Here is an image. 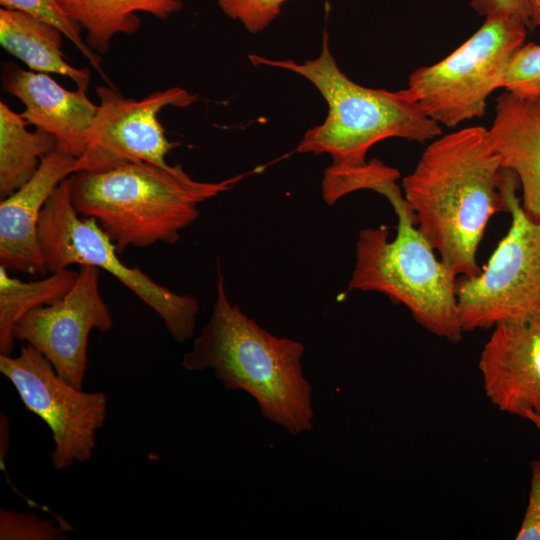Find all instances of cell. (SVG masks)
Listing matches in <instances>:
<instances>
[{
    "mask_svg": "<svg viewBox=\"0 0 540 540\" xmlns=\"http://www.w3.org/2000/svg\"><path fill=\"white\" fill-rule=\"evenodd\" d=\"M501 168L488 129L472 126L432 141L402 181L418 229L457 276L481 271L476 254L488 222L508 213Z\"/></svg>",
    "mask_w": 540,
    "mask_h": 540,
    "instance_id": "obj_1",
    "label": "cell"
},
{
    "mask_svg": "<svg viewBox=\"0 0 540 540\" xmlns=\"http://www.w3.org/2000/svg\"><path fill=\"white\" fill-rule=\"evenodd\" d=\"M216 299L182 359L188 371L213 369L225 388L243 390L262 415L296 435L312 428V387L302 372V343L260 327L228 299L218 263Z\"/></svg>",
    "mask_w": 540,
    "mask_h": 540,
    "instance_id": "obj_2",
    "label": "cell"
},
{
    "mask_svg": "<svg viewBox=\"0 0 540 540\" xmlns=\"http://www.w3.org/2000/svg\"><path fill=\"white\" fill-rule=\"evenodd\" d=\"M243 175L219 182L194 180L180 164H125L69 177L76 211L93 218L117 252L174 244L200 215L198 206L230 190Z\"/></svg>",
    "mask_w": 540,
    "mask_h": 540,
    "instance_id": "obj_3",
    "label": "cell"
},
{
    "mask_svg": "<svg viewBox=\"0 0 540 540\" xmlns=\"http://www.w3.org/2000/svg\"><path fill=\"white\" fill-rule=\"evenodd\" d=\"M255 65L286 69L310 81L328 105L323 123L309 129L296 148L298 153L328 154L332 166L364 165L369 149L388 138L425 143L442 129L422 109L409 89L388 91L361 86L338 67L324 34L320 55L297 63L249 55Z\"/></svg>",
    "mask_w": 540,
    "mask_h": 540,
    "instance_id": "obj_4",
    "label": "cell"
},
{
    "mask_svg": "<svg viewBox=\"0 0 540 540\" xmlns=\"http://www.w3.org/2000/svg\"><path fill=\"white\" fill-rule=\"evenodd\" d=\"M417 225L398 224L389 240L381 225L359 232L356 263L347 291H376L403 304L428 332L451 343L462 340L457 275L435 255Z\"/></svg>",
    "mask_w": 540,
    "mask_h": 540,
    "instance_id": "obj_5",
    "label": "cell"
},
{
    "mask_svg": "<svg viewBox=\"0 0 540 540\" xmlns=\"http://www.w3.org/2000/svg\"><path fill=\"white\" fill-rule=\"evenodd\" d=\"M38 235L47 272L76 264L105 270L159 315L175 341L183 343L193 336L198 301L191 295L171 291L140 268L122 262L97 221L82 218L76 211L69 178L60 183L43 207Z\"/></svg>",
    "mask_w": 540,
    "mask_h": 540,
    "instance_id": "obj_6",
    "label": "cell"
},
{
    "mask_svg": "<svg viewBox=\"0 0 540 540\" xmlns=\"http://www.w3.org/2000/svg\"><path fill=\"white\" fill-rule=\"evenodd\" d=\"M517 175L501 168L499 189L511 214V226L487 264L456 281L459 318L464 332L540 311V221L523 209L516 194Z\"/></svg>",
    "mask_w": 540,
    "mask_h": 540,
    "instance_id": "obj_7",
    "label": "cell"
},
{
    "mask_svg": "<svg viewBox=\"0 0 540 540\" xmlns=\"http://www.w3.org/2000/svg\"><path fill=\"white\" fill-rule=\"evenodd\" d=\"M527 27L495 14L439 62L416 69L408 87L424 112L438 124L455 127L481 118L489 96L502 88L507 66L524 44Z\"/></svg>",
    "mask_w": 540,
    "mask_h": 540,
    "instance_id": "obj_8",
    "label": "cell"
},
{
    "mask_svg": "<svg viewBox=\"0 0 540 540\" xmlns=\"http://www.w3.org/2000/svg\"><path fill=\"white\" fill-rule=\"evenodd\" d=\"M0 371L13 384L25 407L53 434L51 464L55 470L91 459L96 432L106 419L107 397L69 384L49 360L25 343L16 357L0 354Z\"/></svg>",
    "mask_w": 540,
    "mask_h": 540,
    "instance_id": "obj_9",
    "label": "cell"
},
{
    "mask_svg": "<svg viewBox=\"0 0 540 540\" xmlns=\"http://www.w3.org/2000/svg\"><path fill=\"white\" fill-rule=\"evenodd\" d=\"M96 93L100 103L85 150L77 158V172L106 171L135 162L168 165L166 156L178 143L166 137L158 114L168 106L187 107L197 101V95L172 87L136 100L124 97L113 85L98 86Z\"/></svg>",
    "mask_w": 540,
    "mask_h": 540,
    "instance_id": "obj_10",
    "label": "cell"
},
{
    "mask_svg": "<svg viewBox=\"0 0 540 540\" xmlns=\"http://www.w3.org/2000/svg\"><path fill=\"white\" fill-rule=\"evenodd\" d=\"M99 270L80 266L74 285L63 297L27 312L13 331L16 340L37 349L60 377L79 389L87 369L90 332H107L113 327L100 291Z\"/></svg>",
    "mask_w": 540,
    "mask_h": 540,
    "instance_id": "obj_11",
    "label": "cell"
},
{
    "mask_svg": "<svg viewBox=\"0 0 540 540\" xmlns=\"http://www.w3.org/2000/svg\"><path fill=\"white\" fill-rule=\"evenodd\" d=\"M493 328L478 365L487 397L503 412L540 420V311Z\"/></svg>",
    "mask_w": 540,
    "mask_h": 540,
    "instance_id": "obj_12",
    "label": "cell"
},
{
    "mask_svg": "<svg viewBox=\"0 0 540 540\" xmlns=\"http://www.w3.org/2000/svg\"><path fill=\"white\" fill-rule=\"evenodd\" d=\"M77 172V157L58 146L35 174L0 203V265L31 275L47 272L38 235L43 207L62 181Z\"/></svg>",
    "mask_w": 540,
    "mask_h": 540,
    "instance_id": "obj_13",
    "label": "cell"
},
{
    "mask_svg": "<svg viewBox=\"0 0 540 540\" xmlns=\"http://www.w3.org/2000/svg\"><path fill=\"white\" fill-rule=\"evenodd\" d=\"M2 90L19 99L25 109L21 113L28 124L53 135L57 146L80 157L97 111L85 90L70 91L47 73L24 70L12 62H4Z\"/></svg>",
    "mask_w": 540,
    "mask_h": 540,
    "instance_id": "obj_14",
    "label": "cell"
},
{
    "mask_svg": "<svg viewBox=\"0 0 540 540\" xmlns=\"http://www.w3.org/2000/svg\"><path fill=\"white\" fill-rule=\"evenodd\" d=\"M488 134L501 166L518 177L523 209L540 221V95L504 90L496 99Z\"/></svg>",
    "mask_w": 540,
    "mask_h": 540,
    "instance_id": "obj_15",
    "label": "cell"
},
{
    "mask_svg": "<svg viewBox=\"0 0 540 540\" xmlns=\"http://www.w3.org/2000/svg\"><path fill=\"white\" fill-rule=\"evenodd\" d=\"M64 34L55 26L21 11L0 10V44L30 70L70 78L87 91L90 71L76 68L62 50Z\"/></svg>",
    "mask_w": 540,
    "mask_h": 540,
    "instance_id": "obj_16",
    "label": "cell"
},
{
    "mask_svg": "<svg viewBox=\"0 0 540 540\" xmlns=\"http://www.w3.org/2000/svg\"><path fill=\"white\" fill-rule=\"evenodd\" d=\"M64 12L86 31L85 42L106 54L117 34H134L141 21L137 12L165 20L182 9L181 0H58Z\"/></svg>",
    "mask_w": 540,
    "mask_h": 540,
    "instance_id": "obj_17",
    "label": "cell"
},
{
    "mask_svg": "<svg viewBox=\"0 0 540 540\" xmlns=\"http://www.w3.org/2000/svg\"><path fill=\"white\" fill-rule=\"evenodd\" d=\"M21 114L0 102V198L4 199L37 171L42 159L57 147L56 138L27 129Z\"/></svg>",
    "mask_w": 540,
    "mask_h": 540,
    "instance_id": "obj_18",
    "label": "cell"
},
{
    "mask_svg": "<svg viewBox=\"0 0 540 540\" xmlns=\"http://www.w3.org/2000/svg\"><path fill=\"white\" fill-rule=\"evenodd\" d=\"M77 277L78 271L67 268L43 279L23 281L11 277L8 269L0 265V354H11L15 340L13 331L24 315L63 297Z\"/></svg>",
    "mask_w": 540,
    "mask_h": 540,
    "instance_id": "obj_19",
    "label": "cell"
},
{
    "mask_svg": "<svg viewBox=\"0 0 540 540\" xmlns=\"http://www.w3.org/2000/svg\"><path fill=\"white\" fill-rule=\"evenodd\" d=\"M399 177L397 169L385 165L378 159H371L359 167L330 165L324 172L322 195L328 205H333L351 192L362 189L373 190L388 199L398 222L417 223L413 209L396 184Z\"/></svg>",
    "mask_w": 540,
    "mask_h": 540,
    "instance_id": "obj_20",
    "label": "cell"
},
{
    "mask_svg": "<svg viewBox=\"0 0 540 540\" xmlns=\"http://www.w3.org/2000/svg\"><path fill=\"white\" fill-rule=\"evenodd\" d=\"M0 4L5 9L24 12L55 26L110 83L101 69V58L86 44L81 36L82 28L64 12L58 0H0Z\"/></svg>",
    "mask_w": 540,
    "mask_h": 540,
    "instance_id": "obj_21",
    "label": "cell"
},
{
    "mask_svg": "<svg viewBox=\"0 0 540 540\" xmlns=\"http://www.w3.org/2000/svg\"><path fill=\"white\" fill-rule=\"evenodd\" d=\"M502 88L522 96L540 95V44L524 43L515 51L507 66Z\"/></svg>",
    "mask_w": 540,
    "mask_h": 540,
    "instance_id": "obj_22",
    "label": "cell"
},
{
    "mask_svg": "<svg viewBox=\"0 0 540 540\" xmlns=\"http://www.w3.org/2000/svg\"><path fill=\"white\" fill-rule=\"evenodd\" d=\"M1 540H59L66 539L64 532L51 520H44L30 513H15L1 509Z\"/></svg>",
    "mask_w": 540,
    "mask_h": 540,
    "instance_id": "obj_23",
    "label": "cell"
},
{
    "mask_svg": "<svg viewBox=\"0 0 540 540\" xmlns=\"http://www.w3.org/2000/svg\"><path fill=\"white\" fill-rule=\"evenodd\" d=\"M221 11L240 22L250 33L266 29L280 14L287 0H216Z\"/></svg>",
    "mask_w": 540,
    "mask_h": 540,
    "instance_id": "obj_24",
    "label": "cell"
},
{
    "mask_svg": "<svg viewBox=\"0 0 540 540\" xmlns=\"http://www.w3.org/2000/svg\"><path fill=\"white\" fill-rule=\"evenodd\" d=\"M540 431V420L532 422ZM517 540H540V462L532 463L528 505L515 537Z\"/></svg>",
    "mask_w": 540,
    "mask_h": 540,
    "instance_id": "obj_25",
    "label": "cell"
},
{
    "mask_svg": "<svg viewBox=\"0 0 540 540\" xmlns=\"http://www.w3.org/2000/svg\"><path fill=\"white\" fill-rule=\"evenodd\" d=\"M470 5L481 16L504 14L532 28L526 0H470Z\"/></svg>",
    "mask_w": 540,
    "mask_h": 540,
    "instance_id": "obj_26",
    "label": "cell"
},
{
    "mask_svg": "<svg viewBox=\"0 0 540 540\" xmlns=\"http://www.w3.org/2000/svg\"><path fill=\"white\" fill-rule=\"evenodd\" d=\"M531 18V26L540 27V0H526Z\"/></svg>",
    "mask_w": 540,
    "mask_h": 540,
    "instance_id": "obj_27",
    "label": "cell"
}]
</instances>
